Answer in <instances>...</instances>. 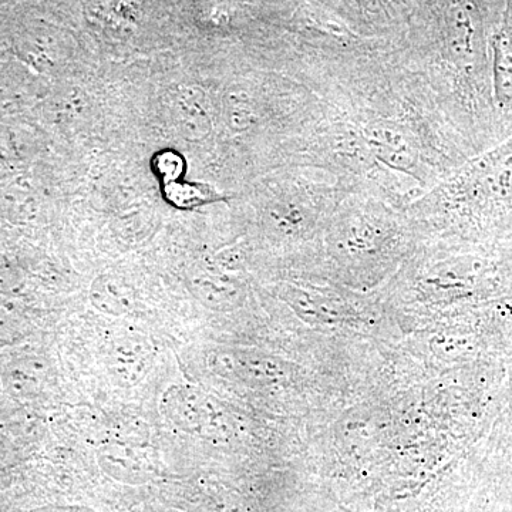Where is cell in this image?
<instances>
[{
  "mask_svg": "<svg viewBox=\"0 0 512 512\" xmlns=\"http://www.w3.org/2000/svg\"><path fill=\"white\" fill-rule=\"evenodd\" d=\"M228 123L235 131H244L251 126L254 121V113L247 101H231V107L228 110Z\"/></svg>",
  "mask_w": 512,
  "mask_h": 512,
  "instance_id": "obj_8",
  "label": "cell"
},
{
  "mask_svg": "<svg viewBox=\"0 0 512 512\" xmlns=\"http://www.w3.org/2000/svg\"><path fill=\"white\" fill-rule=\"evenodd\" d=\"M90 301L99 311L107 315H124L131 309L130 286L113 275H101L90 288Z\"/></svg>",
  "mask_w": 512,
  "mask_h": 512,
  "instance_id": "obj_5",
  "label": "cell"
},
{
  "mask_svg": "<svg viewBox=\"0 0 512 512\" xmlns=\"http://www.w3.org/2000/svg\"><path fill=\"white\" fill-rule=\"evenodd\" d=\"M175 119L187 140H202L211 133L210 114L198 99L194 89H183L175 104Z\"/></svg>",
  "mask_w": 512,
  "mask_h": 512,
  "instance_id": "obj_4",
  "label": "cell"
},
{
  "mask_svg": "<svg viewBox=\"0 0 512 512\" xmlns=\"http://www.w3.org/2000/svg\"><path fill=\"white\" fill-rule=\"evenodd\" d=\"M491 84L501 134H512V0H505L503 19L490 40Z\"/></svg>",
  "mask_w": 512,
  "mask_h": 512,
  "instance_id": "obj_1",
  "label": "cell"
},
{
  "mask_svg": "<svg viewBox=\"0 0 512 512\" xmlns=\"http://www.w3.org/2000/svg\"><path fill=\"white\" fill-rule=\"evenodd\" d=\"M167 200L177 207L187 208L217 200V194L204 185L170 183L165 187Z\"/></svg>",
  "mask_w": 512,
  "mask_h": 512,
  "instance_id": "obj_6",
  "label": "cell"
},
{
  "mask_svg": "<svg viewBox=\"0 0 512 512\" xmlns=\"http://www.w3.org/2000/svg\"><path fill=\"white\" fill-rule=\"evenodd\" d=\"M151 363V350L147 340L138 336H119L107 349L110 375L123 386H133L146 376Z\"/></svg>",
  "mask_w": 512,
  "mask_h": 512,
  "instance_id": "obj_3",
  "label": "cell"
},
{
  "mask_svg": "<svg viewBox=\"0 0 512 512\" xmlns=\"http://www.w3.org/2000/svg\"><path fill=\"white\" fill-rule=\"evenodd\" d=\"M363 140L370 156L382 161L387 167L409 174L416 168V151L399 128L389 124H375L363 131Z\"/></svg>",
  "mask_w": 512,
  "mask_h": 512,
  "instance_id": "obj_2",
  "label": "cell"
},
{
  "mask_svg": "<svg viewBox=\"0 0 512 512\" xmlns=\"http://www.w3.org/2000/svg\"><path fill=\"white\" fill-rule=\"evenodd\" d=\"M154 168L165 183H177L184 174V160L180 154L174 153V151H164V153L157 154Z\"/></svg>",
  "mask_w": 512,
  "mask_h": 512,
  "instance_id": "obj_7",
  "label": "cell"
}]
</instances>
